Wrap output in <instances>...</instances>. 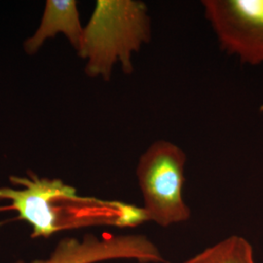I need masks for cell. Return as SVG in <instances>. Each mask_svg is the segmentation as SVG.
<instances>
[{
  "instance_id": "cell-1",
  "label": "cell",
  "mask_w": 263,
  "mask_h": 263,
  "mask_svg": "<svg viewBox=\"0 0 263 263\" xmlns=\"http://www.w3.org/2000/svg\"><path fill=\"white\" fill-rule=\"evenodd\" d=\"M23 189L0 187V200H9L8 210L33 228L32 237H49L59 231L84 226H136L146 220L142 209L114 201L80 197L60 179L10 178Z\"/></svg>"
},
{
  "instance_id": "cell-2",
  "label": "cell",
  "mask_w": 263,
  "mask_h": 263,
  "mask_svg": "<svg viewBox=\"0 0 263 263\" xmlns=\"http://www.w3.org/2000/svg\"><path fill=\"white\" fill-rule=\"evenodd\" d=\"M152 26L147 5L140 0H98L84 28L78 55L87 61L85 73L109 81L114 65L134 72L132 59L148 44Z\"/></svg>"
},
{
  "instance_id": "cell-3",
  "label": "cell",
  "mask_w": 263,
  "mask_h": 263,
  "mask_svg": "<svg viewBox=\"0 0 263 263\" xmlns=\"http://www.w3.org/2000/svg\"><path fill=\"white\" fill-rule=\"evenodd\" d=\"M186 154L174 142H152L141 154L137 177L143 197L146 220L167 226L184 222L190 217L182 190Z\"/></svg>"
},
{
  "instance_id": "cell-4",
  "label": "cell",
  "mask_w": 263,
  "mask_h": 263,
  "mask_svg": "<svg viewBox=\"0 0 263 263\" xmlns=\"http://www.w3.org/2000/svg\"><path fill=\"white\" fill-rule=\"evenodd\" d=\"M204 16L220 49L243 64H263V0H204Z\"/></svg>"
},
{
  "instance_id": "cell-5",
  "label": "cell",
  "mask_w": 263,
  "mask_h": 263,
  "mask_svg": "<svg viewBox=\"0 0 263 263\" xmlns=\"http://www.w3.org/2000/svg\"><path fill=\"white\" fill-rule=\"evenodd\" d=\"M113 258L137 259L141 263L165 261L159 250L146 237L126 235L109 236L102 240L86 237L82 242L66 239L59 244L49 259L32 263H94Z\"/></svg>"
},
{
  "instance_id": "cell-6",
  "label": "cell",
  "mask_w": 263,
  "mask_h": 263,
  "mask_svg": "<svg viewBox=\"0 0 263 263\" xmlns=\"http://www.w3.org/2000/svg\"><path fill=\"white\" fill-rule=\"evenodd\" d=\"M62 32L78 53L83 39L84 28L81 26L76 0H47L41 24L33 36L26 40L25 51L33 55L48 38Z\"/></svg>"
},
{
  "instance_id": "cell-7",
  "label": "cell",
  "mask_w": 263,
  "mask_h": 263,
  "mask_svg": "<svg viewBox=\"0 0 263 263\" xmlns=\"http://www.w3.org/2000/svg\"><path fill=\"white\" fill-rule=\"evenodd\" d=\"M184 263H255L253 248L242 237L232 236L210 247Z\"/></svg>"
}]
</instances>
